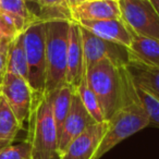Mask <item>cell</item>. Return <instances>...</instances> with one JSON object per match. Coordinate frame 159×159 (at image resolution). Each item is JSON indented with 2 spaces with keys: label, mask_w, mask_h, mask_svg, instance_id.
Segmentation results:
<instances>
[{
  "label": "cell",
  "mask_w": 159,
  "mask_h": 159,
  "mask_svg": "<svg viewBox=\"0 0 159 159\" xmlns=\"http://www.w3.org/2000/svg\"><path fill=\"white\" fill-rule=\"evenodd\" d=\"M27 139L32 159H59L58 130L49 94L33 98L29 118Z\"/></svg>",
  "instance_id": "2"
},
{
  "label": "cell",
  "mask_w": 159,
  "mask_h": 159,
  "mask_svg": "<svg viewBox=\"0 0 159 159\" xmlns=\"http://www.w3.org/2000/svg\"><path fill=\"white\" fill-rule=\"evenodd\" d=\"M80 25L94 35L109 40L115 44L129 48L131 45L132 33L124 24L122 19H110V20H98V21H80Z\"/></svg>",
  "instance_id": "12"
},
{
  "label": "cell",
  "mask_w": 159,
  "mask_h": 159,
  "mask_svg": "<svg viewBox=\"0 0 159 159\" xmlns=\"http://www.w3.org/2000/svg\"><path fill=\"white\" fill-rule=\"evenodd\" d=\"M74 92L75 89H73L69 84H66L60 89H56L51 93H48L50 96L51 108H52L53 118H55L56 125H57L58 137H59L62 124H63L66 115L69 112V109H70Z\"/></svg>",
  "instance_id": "17"
},
{
  "label": "cell",
  "mask_w": 159,
  "mask_h": 159,
  "mask_svg": "<svg viewBox=\"0 0 159 159\" xmlns=\"http://www.w3.org/2000/svg\"><path fill=\"white\" fill-rule=\"evenodd\" d=\"M121 68L107 59L86 68L87 81L99 102L105 120L110 119L121 106L123 94Z\"/></svg>",
  "instance_id": "4"
},
{
  "label": "cell",
  "mask_w": 159,
  "mask_h": 159,
  "mask_svg": "<svg viewBox=\"0 0 159 159\" xmlns=\"http://www.w3.org/2000/svg\"><path fill=\"white\" fill-rule=\"evenodd\" d=\"M47 19L34 23L23 33L27 60V82L34 97L45 95L46 91V32Z\"/></svg>",
  "instance_id": "5"
},
{
  "label": "cell",
  "mask_w": 159,
  "mask_h": 159,
  "mask_svg": "<svg viewBox=\"0 0 159 159\" xmlns=\"http://www.w3.org/2000/svg\"><path fill=\"white\" fill-rule=\"evenodd\" d=\"M42 9L57 11L58 13L70 16L68 0H34Z\"/></svg>",
  "instance_id": "23"
},
{
  "label": "cell",
  "mask_w": 159,
  "mask_h": 159,
  "mask_svg": "<svg viewBox=\"0 0 159 159\" xmlns=\"http://www.w3.org/2000/svg\"><path fill=\"white\" fill-rule=\"evenodd\" d=\"M121 19L132 33L159 40V16L149 0H120Z\"/></svg>",
  "instance_id": "6"
},
{
  "label": "cell",
  "mask_w": 159,
  "mask_h": 159,
  "mask_svg": "<svg viewBox=\"0 0 159 159\" xmlns=\"http://www.w3.org/2000/svg\"><path fill=\"white\" fill-rule=\"evenodd\" d=\"M96 123L91 113L87 111L80 97L79 93L75 89L73 94L71 106L66 118L62 124L61 131L58 141V155L82 132H84L89 126Z\"/></svg>",
  "instance_id": "10"
},
{
  "label": "cell",
  "mask_w": 159,
  "mask_h": 159,
  "mask_svg": "<svg viewBox=\"0 0 159 159\" xmlns=\"http://www.w3.org/2000/svg\"><path fill=\"white\" fill-rule=\"evenodd\" d=\"M0 96L7 102L22 125L29 121L33 105V92L27 80L7 72L0 85Z\"/></svg>",
  "instance_id": "8"
},
{
  "label": "cell",
  "mask_w": 159,
  "mask_h": 159,
  "mask_svg": "<svg viewBox=\"0 0 159 159\" xmlns=\"http://www.w3.org/2000/svg\"><path fill=\"white\" fill-rule=\"evenodd\" d=\"M132 33V32H131ZM129 62L159 68V40L132 33L131 45L128 48Z\"/></svg>",
  "instance_id": "14"
},
{
  "label": "cell",
  "mask_w": 159,
  "mask_h": 159,
  "mask_svg": "<svg viewBox=\"0 0 159 159\" xmlns=\"http://www.w3.org/2000/svg\"><path fill=\"white\" fill-rule=\"evenodd\" d=\"M149 1H150V3L152 5V7L155 8L157 14L159 16V0H149Z\"/></svg>",
  "instance_id": "26"
},
{
  "label": "cell",
  "mask_w": 159,
  "mask_h": 159,
  "mask_svg": "<svg viewBox=\"0 0 159 159\" xmlns=\"http://www.w3.org/2000/svg\"><path fill=\"white\" fill-rule=\"evenodd\" d=\"M8 63L7 72L20 75L27 80V60L24 49V40H23V33L19 35L13 42L10 44L8 50Z\"/></svg>",
  "instance_id": "18"
},
{
  "label": "cell",
  "mask_w": 159,
  "mask_h": 159,
  "mask_svg": "<svg viewBox=\"0 0 159 159\" xmlns=\"http://www.w3.org/2000/svg\"><path fill=\"white\" fill-rule=\"evenodd\" d=\"M107 128V120L92 124L60 152L59 159H95Z\"/></svg>",
  "instance_id": "9"
},
{
  "label": "cell",
  "mask_w": 159,
  "mask_h": 159,
  "mask_svg": "<svg viewBox=\"0 0 159 159\" xmlns=\"http://www.w3.org/2000/svg\"><path fill=\"white\" fill-rule=\"evenodd\" d=\"M123 94L120 108L108 121V128L99 145L95 159H100L115 146L149 125V120L143 110L135 93L134 83L128 68H121Z\"/></svg>",
  "instance_id": "1"
},
{
  "label": "cell",
  "mask_w": 159,
  "mask_h": 159,
  "mask_svg": "<svg viewBox=\"0 0 159 159\" xmlns=\"http://www.w3.org/2000/svg\"><path fill=\"white\" fill-rule=\"evenodd\" d=\"M76 91L79 93L81 99H82L85 108L91 113V116L94 118V120L96 122L106 121L104 117V113H102V107L99 105V102H98L95 93H94L93 89H91V86L89 84V81H87V76H86V68H85V72L82 77V81L80 83Z\"/></svg>",
  "instance_id": "21"
},
{
  "label": "cell",
  "mask_w": 159,
  "mask_h": 159,
  "mask_svg": "<svg viewBox=\"0 0 159 159\" xmlns=\"http://www.w3.org/2000/svg\"><path fill=\"white\" fill-rule=\"evenodd\" d=\"M133 83L142 108L149 120V125L159 128V96L145 85L136 82L134 80Z\"/></svg>",
  "instance_id": "19"
},
{
  "label": "cell",
  "mask_w": 159,
  "mask_h": 159,
  "mask_svg": "<svg viewBox=\"0 0 159 159\" xmlns=\"http://www.w3.org/2000/svg\"><path fill=\"white\" fill-rule=\"evenodd\" d=\"M1 12L11 18L21 33H24L34 23L44 20L27 7L26 0H1Z\"/></svg>",
  "instance_id": "15"
},
{
  "label": "cell",
  "mask_w": 159,
  "mask_h": 159,
  "mask_svg": "<svg viewBox=\"0 0 159 159\" xmlns=\"http://www.w3.org/2000/svg\"><path fill=\"white\" fill-rule=\"evenodd\" d=\"M112 1H115V2H118V3H119L120 0H112Z\"/></svg>",
  "instance_id": "27"
},
{
  "label": "cell",
  "mask_w": 159,
  "mask_h": 159,
  "mask_svg": "<svg viewBox=\"0 0 159 159\" xmlns=\"http://www.w3.org/2000/svg\"><path fill=\"white\" fill-rule=\"evenodd\" d=\"M79 24V23H77ZM80 25V24H79ZM81 27L83 42V53L86 68H91L100 60H109L113 64L121 68L129 63L128 48L121 45L115 44L109 40H105L94 35L86 29Z\"/></svg>",
  "instance_id": "7"
},
{
  "label": "cell",
  "mask_w": 159,
  "mask_h": 159,
  "mask_svg": "<svg viewBox=\"0 0 159 159\" xmlns=\"http://www.w3.org/2000/svg\"><path fill=\"white\" fill-rule=\"evenodd\" d=\"M134 81L145 85L159 96V68L130 61L126 66Z\"/></svg>",
  "instance_id": "20"
},
{
  "label": "cell",
  "mask_w": 159,
  "mask_h": 159,
  "mask_svg": "<svg viewBox=\"0 0 159 159\" xmlns=\"http://www.w3.org/2000/svg\"><path fill=\"white\" fill-rule=\"evenodd\" d=\"M85 0H68V3H69V9L70 8H73L75 7V6L80 5V3L84 2Z\"/></svg>",
  "instance_id": "25"
},
{
  "label": "cell",
  "mask_w": 159,
  "mask_h": 159,
  "mask_svg": "<svg viewBox=\"0 0 159 159\" xmlns=\"http://www.w3.org/2000/svg\"><path fill=\"white\" fill-rule=\"evenodd\" d=\"M69 16H53L45 22L46 32V91L51 93L66 84Z\"/></svg>",
  "instance_id": "3"
},
{
  "label": "cell",
  "mask_w": 159,
  "mask_h": 159,
  "mask_svg": "<svg viewBox=\"0 0 159 159\" xmlns=\"http://www.w3.org/2000/svg\"><path fill=\"white\" fill-rule=\"evenodd\" d=\"M70 18L75 22L121 19L119 3L106 0H85L70 8Z\"/></svg>",
  "instance_id": "13"
},
{
  "label": "cell",
  "mask_w": 159,
  "mask_h": 159,
  "mask_svg": "<svg viewBox=\"0 0 159 159\" xmlns=\"http://www.w3.org/2000/svg\"><path fill=\"white\" fill-rule=\"evenodd\" d=\"M84 53L81 27L75 21L71 20L69 27L68 58H66V84L76 89L85 72Z\"/></svg>",
  "instance_id": "11"
},
{
  "label": "cell",
  "mask_w": 159,
  "mask_h": 159,
  "mask_svg": "<svg viewBox=\"0 0 159 159\" xmlns=\"http://www.w3.org/2000/svg\"><path fill=\"white\" fill-rule=\"evenodd\" d=\"M0 159H32L31 146L29 142L11 144L0 148Z\"/></svg>",
  "instance_id": "22"
},
{
  "label": "cell",
  "mask_w": 159,
  "mask_h": 159,
  "mask_svg": "<svg viewBox=\"0 0 159 159\" xmlns=\"http://www.w3.org/2000/svg\"><path fill=\"white\" fill-rule=\"evenodd\" d=\"M7 57H8V53L0 51V85L2 83L3 77H5L6 73H7V63H8Z\"/></svg>",
  "instance_id": "24"
},
{
  "label": "cell",
  "mask_w": 159,
  "mask_h": 159,
  "mask_svg": "<svg viewBox=\"0 0 159 159\" xmlns=\"http://www.w3.org/2000/svg\"><path fill=\"white\" fill-rule=\"evenodd\" d=\"M0 11H1V0H0Z\"/></svg>",
  "instance_id": "28"
},
{
  "label": "cell",
  "mask_w": 159,
  "mask_h": 159,
  "mask_svg": "<svg viewBox=\"0 0 159 159\" xmlns=\"http://www.w3.org/2000/svg\"><path fill=\"white\" fill-rule=\"evenodd\" d=\"M22 128L12 109L0 96V148L13 144Z\"/></svg>",
  "instance_id": "16"
}]
</instances>
